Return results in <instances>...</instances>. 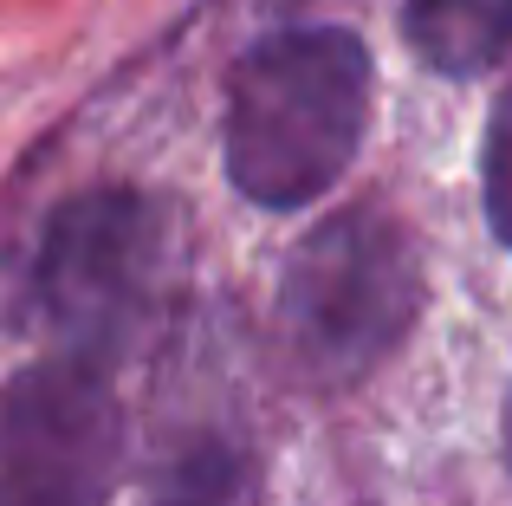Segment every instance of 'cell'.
Instances as JSON below:
<instances>
[{
  "label": "cell",
  "mask_w": 512,
  "mask_h": 506,
  "mask_svg": "<svg viewBox=\"0 0 512 506\" xmlns=\"http://www.w3.org/2000/svg\"><path fill=\"white\" fill-rule=\"evenodd\" d=\"M169 221L143 189H85L46 215L20 273V312L59 338L65 357H111L143 331L163 279Z\"/></svg>",
  "instance_id": "3957f363"
},
{
  "label": "cell",
  "mask_w": 512,
  "mask_h": 506,
  "mask_svg": "<svg viewBox=\"0 0 512 506\" xmlns=\"http://www.w3.org/2000/svg\"><path fill=\"white\" fill-rule=\"evenodd\" d=\"M422 312V260L389 208H344L292 247L279 273V331L312 383H363Z\"/></svg>",
  "instance_id": "7a4b0ae2"
},
{
  "label": "cell",
  "mask_w": 512,
  "mask_h": 506,
  "mask_svg": "<svg viewBox=\"0 0 512 506\" xmlns=\"http://www.w3.org/2000/svg\"><path fill=\"white\" fill-rule=\"evenodd\" d=\"M480 202H487L493 241L512 247V78L500 85L487 111V137H480Z\"/></svg>",
  "instance_id": "52a82bcc"
},
{
  "label": "cell",
  "mask_w": 512,
  "mask_h": 506,
  "mask_svg": "<svg viewBox=\"0 0 512 506\" xmlns=\"http://www.w3.org/2000/svg\"><path fill=\"white\" fill-rule=\"evenodd\" d=\"M506 468H512V396H506Z\"/></svg>",
  "instance_id": "ba28073f"
},
{
  "label": "cell",
  "mask_w": 512,
  "mask_h": 506,
  "mask_svg": "<svg viewBox=\"0 0 512 506\" xmlns=\"http://www.w3.org/2000/svg\"><path fill=\"white\" fill-rule=\"evenodd\" d=\"M124 474V409L91 357H39L0 390V506H104Z\"/></svg>",
  "instance_id": "277c9868"
},
{
  "label": "cell",
  "mask_w": 512,
  "mask_h": 506,
  "mask_svg": "<svg viewBox=\"0 0 512 506\" xmlns=\"http://www.w3.org/2000/svg\"><path fill=\"white\" fill-rule=\"evenodd\" d=\"M402 39L428 72L474 78L512 52V0H409Z\"/></svg>",
  "instance_id": "5b68a950"
},
{
  "label": "cell",
  "mask_w": 512,
  "mask_h": 506,
  "mask_svg": "<svg viewBox=\"0 0 512 506\" xmlns=\"http://www.w3.org/2000/svg\"><path fill=\"white\" fill-rule=\"evenodd\" d=\"M370 52L344 26H279L227 78L221 156L253 208H312L357 163L370 124Z\"/></svg>",
  "instance_id": "6da1fadb"
},
{
  "label": "cell",
  "mask_w": 512,
  "mask_h": 506,
  "mask_svg": "<svg viewBox=\"0 0 512 506\" xmlns=\"http://www.w3.org/2000/svg\"><path fill=\"white\" fill-rule=\"evenodd\" d=\"M247 461L227 435H188L163 455L150 487V506H240Z\"/></svg>",
  "instance_id": "8992f818"
}]
</instances>
